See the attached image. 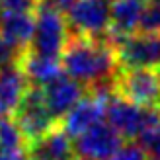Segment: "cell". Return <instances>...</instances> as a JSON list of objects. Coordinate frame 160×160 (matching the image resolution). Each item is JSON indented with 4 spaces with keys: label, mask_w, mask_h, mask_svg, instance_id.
<instances>
[{
    "label": "cell",
    "mask_w": 160,
    "mask_h": 160,
    "mask_svg": "<svg viewBox=\"0 0 160 160\" xmlns=\"http://www.w3.org/2000/svg\"><path fill=\"white\" fill-rule=\"evenodd\" d=\"M62 72L80 82L86 90L98 84L113 82L119 72L115 49L106 39H92L70 33L61 53Z\"/></svg>",
    "instance_id": "obj_1"
},
{
    "label": "cell",
    "mask_w": 160,
    "mask_h": 160,
    "mask_svg": "<svg viewBox=\"0 0 160 160\" xmlns=\"http://www.w3.org/2000/svg\"><path fill=\"white\" fill-rule=\"evenodd\" d=\"M106 119L123 139H142L160 125V108H142L113 92L106 103Z\"/></svg>",
    "instance_id": "obj_2"
},
{
    "label": "cell",
    "mask_w": 160,
    "mask_h": 160,
    "mask_svg": "<svg viewBox=\"0 0 160 160\" xmlns=\"http://www.w3.org/2000/svg\"><path fill=\"white\" fill-rule=\"evenodd\" d=\"M12 117L16 119V123H18L20 131L23 133L28 145L39 141L49 131H53L57 125H61L57 119L53 117L49 108H47L43 88L33 86V84H29V88L26 90L20 106L16 108Z\"/></svg>",
    "instance_id": "obj_3"
},
{
    "label": "cell",
    "mask_w": 160,
    "mask_h": 160,
    "mask_svg": "<svg viewBox=\"0 0 160 160\" xmlns=\"http://www.w3.org/2000/svg\"><path fill=\"white\" fill-rule=\"evenodd\" d=\"M68 37V23L62 18V14L49 4L39 2L35 12V33L29 51L41 57L59 59Z\"/></svg>",
    "instance_id": "obj_4"
},
{
    "label": "cell",
    "mask_w": 160,
    "mask_h": 160,
    "mask_svg": "<svg viewBox=\"0 0 160 160\" xmlns=\"http://www.w3.org/2000/svg\"><path fill=\"white\" fill-rule=\"evenodd\" d=\"M113 86L119 96L137 106L160 108V76L154 68H119Z\"/></svg>",
    "instance_id": "obj_5"
},
{
    "label": "cell",
    "mask_w": 160,
    "mask_h": 160,
    "mask_svg": "<svg viewBox=\"0 0 160 160\" xmlns=\"http://www.w3.org/2000/svg\"><path fill=\"white\" fill-rule=\"evenodd\" d=\"M68 29L72 35L103 39L111 26V2L109 0H78L68 10Z\"/></svg>",
    "instance_id": "obj_6"
},
{
    "label": "cell",
    "mask_w": 160,
    "mask_h": 160,
    "mask_svg": "<svg viewBox=\"0 0 160 160\" xmlns=\"http://www.w3.org/2000/svg\"><path fill=\"white\" fill-rule=\"evenodd\" d=\"M119 68H154L160 67V31H135L115 47Z\"/></svg>",
    "instance_id": "obj_7"
},
{
    "label": "cell",
    "mask_w": 160,
    "mask_h": 160,
    "mask_svg": "<svg viewBox=\"0 0 160 160\" xmlns=\"http://www.w3.org/2000/svg\"><path fill=\"white\" fill-rule=\"evenodd\" d=\"M123 147V137L109 123H98L74 139V152L88 160H109Z\"/></svg>",
    "instance_id": "obj_8"
},
{
    "label": "cell",
    "mask_w": 160,
    "mask_h": 160,
    "mask_svg": "<svg viewBox=\"0 0 160 160\" xmlns=\"http://www.w3.org/2000/svg\"><path fill=\"white\" fill-rule=\"evenodd\" d=\"M109 96H102V94H88L80 100L76 106L62 117L61 127L65 129V133L70 139L80 137L82 133L88 129H92L94 125L103 123L106 119V103H108Z\"/></svg>",
    "instance_id": "obj_9"
},
{
    "label": "cell",
    "mask_w": 160,
    "mask_h": 160,
    "mask_svg": "<svg viewBox=\"0 0 160 160\" xmlns=\"http://www.w3.org/2000/svg\"><path fill=\"white\" fill-rule=\"evenodd\" d=\"M41 88H43L47 108H49V111L59 123L86 96V88L80 82H76V80H72L70 76H67V74L57 76L55 80H51L49 84H45Z\"/></svg>",
    "instance_id": "obj_10"
},
{
    "label": "cell",
    "mask_w": 160,
    "mask_h": 160,
    "mask_svg": "<svg viewBox=\"0 0 160 160\" xmlns=\"http://www.w3.org/2000/svg\"><path fill=\"white\" fill-rule=\"evenodd\" d=\"M145 4L141 0H113L111 4V26L106 33V41L113 47L119 45L127 35L139 29Z\"/></svg>",
    "instance_id": "obj_11"
},
{
    "label": "cell",
    "mask_w": 160,
    "mask_h": 160,
    "mask_svg": "<svg viewBox=\"0 0 160 160\" xmlns=\"http://www.w3.org/2000/svg\"><path fill=\"white\" fill-rule=\"evenodd\" d=\"M72 154L74 142L61 125H57L39 141L28 145V160H70Z\"/></svg>",
    "instance_id": "obj_12"
},
{
    "label": "cell",
    "mask_w": 160,
    "mask_h": 160,
    "mask_svg": "<svg viewBox=\"0 0 160 160\" xmlns=\"http://www.w3.org/2000/svg\"><path fill=\"white\" fill-rule=\"evenodd\" d=\"M28 88L29 80L22 65L0 70V115H14Z\"/></svg>",
    "instance_id": "obj_13"
},
{
    "label": "cell",
    "mask_w": 160,
    "mask_h": 160,
    "mask_svg": "<svg viewBox=\"0 0 160 160\" xmlns=\"http://www.w3.org/2000/svg\"><path fill=\"white\" fill-rule=\"evenodd\" d=\"M20 65L26 72L28 80L33 86H45L49 84L51 80H55L57 76L62 74V67L59 59H49V57H41V55H35L28 51L22 57Z\"/></svg>",
    "instance_id": "obj_14"
},
{
    "label": "cell",
    "mask_w": 160,
    "mask_h": 160,
    "mask_svg": "<svg viewBox=\"0 0 160 160\" xmlns=\"http://www.w3.org/2000/svg\"><path fill=\"white\" fill-rule=\"evenodd\" d=\"M0 147L2 148H28L23 133L12 115H0Z\"/></svg>",
    "instance_id": "obj_15"
},
{
    "label": "cell",
    "mask_w": 160,
    "mask_h": 160,
    "mask_svg": "<svg viewBox=\"0 0 160 160\" xmlns=\"http://www.w3.org/2000/svg\"><path fill=\"white\" fill-rule=\"evenodd\" d=\"M139 31H145V33H158L160 31V0L145 4Z\"/></svg>",
    "instance_id": "obj_16"
},
{
    "label": "cell",
    "mask_w": 160,
    "mask_h": 160,
    "mask_svg": "<svg viewBox=\"0 0 160 160\" xmlns=\"http://www.w3.org/2000/svg\"><path fill=\"white\" fill-rule=\"evenodd\" d=\"M41 0H0V14H14V12H37Z\"/></svg>",
    "instance_id": "obj_17"
},
{
    "label": "cell",
    "mask_w": 160,
    "mask_h": 160,
    "mask_svg": "<svg viewBox=\"0 0 160 160\" xmlns=\"http://www.w3.org/2000/svg\"><path fill=\"white\" fill-rule=\"evenodd\" d=\"M109 160H148V152L137 142H127Z\"/></svg>",
    "instance_id": "obj_18"
},
{
    "label": "cell",
    "mask_w": 160,
    "mask_h": 160,
    "mask_svg": "<svg viewBox=\"0 0 160 160\" xmlns=\"http://www.w3.org/2000/svg\"><path fill=\"white\" fill-rule=\"evenodd\" d=\"M139 142H141V147L148 152V156H152V160H160V125L154 131H150L148 135H145Z\"/></svg>",
    "instance_id": "obj_19"
},
{
    "label": "cell",
    "mask_w": 160,
    "mask_h": 160,
    "mask_svg": "<svg viewBox=\"0 0 160 160\" xmlns=\"http://www.w3.org/2000/svg\"><path fill=\"white\" fill-rule=\"evenodd\" d=\"M0 160H28V148H2L0 147Z\"/></svg>",
    "instance_id": "obj_20"
},
{
    "label": "cell",
    "mask_w": 160,
    "mask_h": 160,
    "mask_svg": "<svg viewBox=\"0 0 160 160\" xmlns=\"http://www.w3.org/2000/svg\"><path fill=\"white\" fill-rule=\"evenodd\" d=\"M41 2H45V4H49L51 8H55V10H59L61 14H65V12H68L70 8H72L78 0H41Z\"/></svg>",
    "instance_id": "obj_21"
},
{
    "label": "cell",
    "mask_w": 160,
    "mask_h": 160,
    "mask_svg": "<svg viewBox=\"0 0 160 160\" xmlns=\"http://www.w3.org/2000/svg\"><path fill=\"white\" fill-rule=\"evenodd\" d=\"M142 4H148V2H156V0H141Z\"/></svg>",
    "instance_id": "obj_22"
},
{
    "label": "cell",
    "mask_w": 160,
    "mask_h": 160,
    "mask_svg": "<svg viewBox=\"0 0 160 160\" xmlns=\"http://www.w3.org/2000/svg\"><path fill=\"white\" fill-rule=\"evenodd\" d=\"M76 160H88V158H76Z\"/></svg>",
    "instance_id": "obj_23"
},
{
    "label": "cell",
    "mask_w": 160,
    "mask_h": 160,
    "mask_svg": "<svg viewBox=\"0 0 160 160\" xmlns=\"http://www.w3.org/2000/svg\"><path fill=\"white\" fill-rule=\"evenodd\" d=\"M158 76H160V67H158Z\"/></svg>",
    "instance_id": "obj_24"
}]
</instances>
